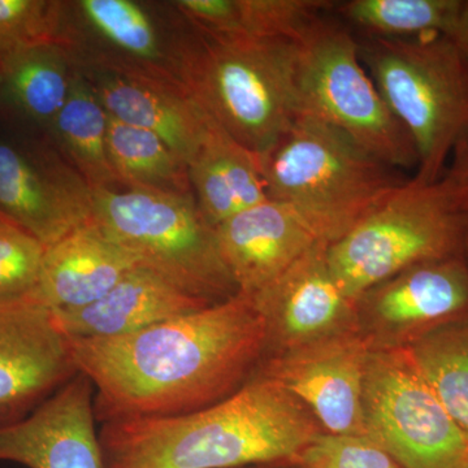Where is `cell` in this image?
I'll list each match as a JSON object with an SVG mask.
<instances>
[{
  "label": "cell",
  "mask_w": 468,
  "mask_h": 468,
  "mask_svg": "<svg viewBox=\"0 0 468 468\" xmlns=\"http://www.w3.org/2000/svg\"><path fill=\"white\" fill-rule=\"evenodd\" d=\"M360 58L418 154L421 183L441 177L468 129V57L445 34L360 38Z\"/></svg>",
  "instance_id": "obj_4"
},
{
  "label": "cell",
  "mask_w": 468,
  "mask_h": 468,
  "mask_svg": "<svg viewBox=\"0 0 468 468\" xmlns=\"http://www.w3.org/2000/svg\"><path fill=\"white\" fill-rule=\"evenodd\" d=\"M94 196L57 147L0 143V215L45 246L92 220Z\"/></svg>",
  "instance_id": "obj_12"
},
{
  "label": "cell",
  "mask_w": 468,
  "mask_h": 468,
  "mask_svg": "<svg viewBox=\"0 0 468 468\" xmlns=\"http://www.w3.org/2000/svg\"><path fill=\"white\" fill-rule=\"evenodd\" d=\"M197 27L175 2L61 0L55 41L77 70H101L189 92Z\"/></svg>",
  "instance_id": "obj_8"
},
{
  "label": "cell",
  "mask_w": 468,
  "mask_h": 468,
  "mask_svg": "<svg viewBox=\"0 0 468 468\" xmlns=\"http://www.w3.org/2000/svg\"><path fill=\"white\" fill-rule=\"evenodd\" d=\"M441 181L468 223V129L455 144Z\"/></svg>",
  "instance_id": "obj_31"
},
{
  "label": "cell",
  "mask_w": 468,
  "mask_h": 468,
  "mask_svg": "<svg viewBox=\"0 0 468 468\" xmlns=\"http://www.w3.org/2000/svg\"><path fill=\"white\" fill-rule=\"evenodd\" d=\"M176 288L147 268L137 266L101 300L84 309L55 313L67 337L111 338L134 334L211 306Z\"/></svg>",
  "instance_id": "obj_20"
},
{
  "label": "cell",
  "mask_w": 468,
  "mask_h": 468,
  "mask_svg": "<svg viewBox=\"0 0 468 468\" xmlns=\"http://www.w3.org/2000/svg\"><path fill=\"white\" fill-rule=\"evenodd\" d=\"M458 468H468V458L466 461L463 462V463L461 464Z\"/></svg>",
  "instance_id": "obj_34"
},
{
  "label": "cell",
  "mask_w": 468,
  "mask_h": 468,
  "mask_svg": "<svg viewBox=\"0 0 468 468\" xmlns=\"http://www.w3.org/2000/svg\"><path fill=\"white\" fill-rule=\"evenodd\" d=\"M463 0H346L332 14L360 38L410 39L449 36Z\"/></svg>",
  "instance_id": "obj_25"
},
{
  "label": "cell",
  "mask_w": 468,
  "mask_h": 468,
  "mask_svg": "<svg viewBox=\"0 0 468 468\" xmlns=\"http://www.w3.org/2000/svg\"><path fill=\"white\" fill-rule=\"evenodd\" d=\"M94 388L79 372L30 414L0 426V462L27 468H106Z\"/></svg>",
  "instance_id": "obj_16"
},
{
  "label": "cell",
  "mask_w": 468,
  "mask_h": 468,
  "mask_svg": "<svg viewBox=\"0 0 468 468\" xmlns=\"http://www.w3.org/2000/svg\"><path fill=\"white\" fill-rule=\"evenodd\" d=\"M294 90L297 115L335 126L390 167L417 169L414 144L363 66L358 38L331 8L295 39Z\"/></svg>",
  "instance_id": "obj_9"
},
{
  "label": "cell",
  "mask_w": 468,
  "mask_h": 468,
  "mask_svg": "<svg viewBox=\"0 0 468 468\" xmlns=\"http://www.w3.org/2000/svg\"><path fill=\"white\" fill-rule=\"evenodd\" d=\"M363 436L401 468H458L468 441L409 349L371 351L362 396Z\"/></svg>",
  "instance_id": "obj_10"
},
{
  "label": "cell",
  "mask_w": 468,
  "mask_h": 468,
  "mask_svg": "<svg viewBox=\"0 0 468 468\" xmlns=\"http://www.w3.org/2000/svg\"><path fill=\"white\" fill-rule=\"evenodd\" d=\"M468 223L441 178L406 180L328 245L335 282L350 300L424 261L467 255Z\"/></svg>",
  "instance_id": "obj_7"
},
{
  "label": "cell",
  "mask_w": 468,
  "mask_h": 468,
  "mask_svg": "<svg viewBox=\"0 0 468 468\" xmlns=\"http://www.w3.org/2000/svg\"><path fill=\"white\" fill-rule=\"evenodd\" d=\"M107 153L120 185L194 197L186 162L153 132L109 115Z\"/></svg>",
  "instance_id": "obj_24"
},
{
  "label": "cell",
  "mask_w": 468,
  "mask_h": 468,
  "mask_svg": "<svg viewBox=\"0 0 468 468\" xmlns=\"http://www.w3.org/2000/svg\"><path fill=\"white\" fill-rule=\"evenodd\" d=\"M449 37L460 46L462 51L468 57V0H463L460 16H458L457 23Z\"/></svg>",
  "instance_id": "obj_32"
},
{
  "label": "cell",
  "mask_w": 468,
  "mask_h": 468,
  "mask_svg": "<svg viewBox=\"0 0 468 468\" xmlns=\"http://www.w3.org/2000/svg\"><path fill=\"white\" fill-rule=\"evenodd\" d=\"M92 220L141 267L211 303L239 294L221 258L217 228L194 197L120 184L92 190Z\"/></svg>",
  "instance_id": "obj_6"
},
{
  "label": "cell",
  "mask_w": 468,
  "mask_h": 468,
  "mask_svg": "<svg viewBox=\"0 0 468 468\" xmlns=\"http://www.w3.org/2000/svg\"><path fill=\"white\" fill-rule=\"evenodd\" d=\"M294 468H401L363 435L322 432L292 462Z\"/></svg>",
  "instance_id": "obj_29"
},
{
  "label": "cell",
  "mask_w": 468,
  "mask_h": 468,
  "mask_svg": "<svg viewBox=\"0 0 468 468\" xmlns=\"http://www.w3.org/2000/svg\"><path fill=\"white\" fill-rule=\"evenodd\" d=\"M48 131L58 153L92 190L119 185L107 153L109 113L88 80L77 69L66 103Z\"/></svg>",
  "instance_id": "obj_23"
},
{
  "label": "cell",
  "mask_w": 468,
  "mask_h": 468,
  "mask_svg": "<svg viewBox=\"0 0 468 468\" xmlns=\"http://www.w3.org/2000/svg\"><path fill=\"white\" fill-rule=\"evenodd\" d=\"M0 86H2V73H0Z\"/></svg>",
  "instance_id": "obj_35"
},
{
  "label": "cell",
  "mask_w": 468,
  "mask_h": 468,
  "mask_svg": "<svg viewBox=\"0 0 468 468\" xmlns=\"http://www.w3.org/2000/svg\"><path fill=\"white\" fill-rule=\"evenodd\" d=\"M196 27L189 92L230 137L260 155L297 117L295 41L230 38Z\"/></svg>",
  "instance_id": "obj_5"
},
{
  "label": "cell",
  "mask_w": 468,
  "mask_h": 468,
  "mask_svg": "<svg viewBox=\"0 0 468 468\" xmlns=\"http://www.w3.org/2000/svg\"><path fill=\"white\" fill-rule=\"evenodd\" d=\"M221 258L239 294L263 291L320 241L318 234L285 203L268 198L217 227Z\"/></svg>",
  "instance_id": "obj_17"
},
{
  "label": "cell",
  "mask_w": 468,
  "mask_h": 468,
  "mask_svg": "<svg viewBox=\"0 0 468 468\" xmlns=\"http://www.w3.org/2000/svg\"><path fill=\"white\" fill-rule=\"evenodd\" d=\"M236 468H294L292 462H279V463H260L249 464V466L236 467Z\"/></svg>",
  "instance_id": "obj_33"
},
{
  "label": "cell",
  "mask_w": 468,
  "mask_h": 468,
  "mask_svg": "<svg viewBox=\"0 0 468 468\" xmlns=\"http://www.w3.org/2000/svg\"><path fill=\"white\" fill-rule=\"evenodd\" d=\"M137 266L133 255L91 220L48 246L34 297L55 313L84 309Z\"/></svg>",
  "instance_id": "obj_18"
},
{
  "label": "cell",
  "mask_w": 468,
  "mask_h": 468,
  "mask_svg": "<svg viewBox=\"0 0 468 468\" xmlns=\"http://www.w3.org/2000/svg\"><path fill=\"white\" fill-rule=\"evenodd\" d=\"M60 0H0V48L57 42Z\"/></svg>",
  "instance_id": "obj_30"
},
{
  "label": "cell",
  "mask_w": 468,
  "mask_h": 468,
  "mask_svg": "<svg viewBox=\"0 0 468 468\" xmlns=\"http://www.w3.org/2000/svg\"><path fill=\"white\" fill-rule=\"evenodd\" d=\"M77 374L54 311L34 294L0 302V426L26 418Z\"/></svg>",
  "instance_id": "obj_14"
},
{
  "label": "cell",
  "mask_w": 468,
  "mask_h": 468,
  "mask_svg": "<svg viewBox=\"0 0 468 468\" xmlns=\"http://www.w3.org/2000/svg\"><path fill=\"white\" fill-rule=\"evenodd\" d=\"M409 350L468 441V318L437 329Z\"/></svg>",
  "instance_id": "obj_26"
},
{
  "label": "cell",
  "mask_w": 468,
  "mask_h": 468,
  "mask_svg": "<svg viewBox=\"0 0 468 468\" xmlns=\"http://www.w3.org/2000/svg\"><path fill=\"white\" fill-rule=\"evenodd\" d=\"M48 246L0 215V302L36 292Z\"/></svg>",
  "instance_id": "obj_28"
},
{
  "label": "cell",
  "mask_w": 468,
  "mask_h": 468,
  "mask_svg": "<svg viewBox=\"0 0 468 468\" xmlns=\"http://www.w3.org/2000/svg\"><path fill=\"white\" fill-rule=\"evenodd\" d=\"M75 70L58 42L0 48V92L24 116L48 129L66 103Z\"/></svg>",
  "instance_id": "obj_22"
},
{
  "label": "cell",
  "mask_w": 468,
  "mask_h": 468,
  "mask_svg": "<svg viewBox=\"0 0 468 468\" xmlns=\"http://www.w3.org/2000/svg\"><path fill=\"white\" fill-rule=\"evenodd\" d=\"M329 0H233L230 38L285 39L298 36L334 5Z\"/></svg>",
  "instance_id": "obj_27"
},
{
  "label": "cell",
  "mask_w": 468,
  "mask_h": 468,
  "mask_svg": "<svg viewBox=\"0 0 468 468\" xmlns=\"http://www.w3.org/2000/svg\"><path fill=\"white\" fill-rule=\"evenodd\" d=\"M322 427L285 388L255 372L190 414L101 424L106 468H236L292 462Z\"/></svg>",
  "instance_id": "obj_2"
},
{
  "label": "cell",
  "mask_w": 468,
  "mask_h": 468,
  "mask_svg": "<svg viewBox=\"0 0 468 468\" xmlns=\"http://www.w3.org/2000/svg\"><path fill=\"white\" fill-rule=\"evenodd\" d=\"M187 168L197 205L214 228L268 199L257 155L212 119Z\"/></svg>",
  "instance_id": "obj_21"
},
{
  "label": "cell",
  "mask_w": 468,
  "mask_h": 468,
  "mask_svg": "<svg viewBox=\"0 0 468 468\" xmlns=\"http://www.w3.org/2000/svg\"><path fill=\"white\" fill-rule=\"evenodd\" d=\"M79 72L111 117L153 132L189 165L211 122L190 92L101 70Z\"/></svg>",
  "instance_id": "obj_19"
},
{
  "label": "cell",
  "mask_w": 468,
  "mask_h": 468,
  "mask_svg": "<svg viewBox=\"0 0 468 468\" xmlns=\"http://www.w3.org/2000/svg\"><path fill=\"white\" fill-rule=\"evenodd\" d=\"M326 249L314 246L252 295L266 323V356L358 331L356 303L335 282Z\"/></svg>",
  "instance_id": "obj_15"
},
{
  "label": "cell",
  "mask_w": 468,
  "mask_h": 468,
  "mask_svg": "<svg viewBox=\"0 0 468 468\" xmlns=\"http://www.w3.org/2000/svg\"><path fill=\"white\" fill-rule=\"evenodd\" d=\"M467 258H468V250H467Z\"/></svg>",
  "instance_id": "obj_36"
},
{
  "label": "cell",
  "mask_w": 468,
  "mask_h": 468,
  "mask_svg": "<svg viewBox=\"0 0 468 468\" xmlns=\"http://www.w3.org/2000/svg\"><path fill=\"white\" fill-rule=\"evenodd\" d=\"M369 351L409 349L442 326L468 318V258L406 268L354 301Z\"/></svg>",
  "instance_id": "obj_11"
},
{
  "label": "cell",
  "mask_w": 468,
  "mask_h": 468,
  "mask_svg": "<svg viewBox=\"0 0 468 468\" xmlns=\"http://www.w3.org/2000/svg\"><path fill=\"white\" fill-rule=\"evenodd\" d=\"M68 340L101 424L208 408L241 389L267 354L266 323L243 294L134 334Z\"/></svg>",
  "instance_id": "obj_1"
},
{
  "label": "cell",
  "mask_w": 468,
  "mask_h": 468,
  "mask_svg": "<svg viewBox=\"0 0 468 468\" xmlns=\"http://www.w3.org/2000/svg\"><path fill=\"white\" fill-rule=\"evenodd\" d=\"M369 347L358 331L268 356L258 372L285 388L323 432L363 435L362 396Z\"/></svg>",
  "instance_id": "obj_13"
},
{
  "label": "cell",
  "mask_w": 468,
  "mask_h": 468,
  "mask_svg": "<svg viewBox=\"0 0 468 468\" xmlns=\"http://www.w3.org/2000/svg\"><path fill=\"white\" fill-rule=\"evenodd\" d=\"M257 158L268 198L294 209L326 245L406 181L349 134L309 115H297Z\"/></svg>",
  "instance_id": "obj_3"
}]
</instances>
